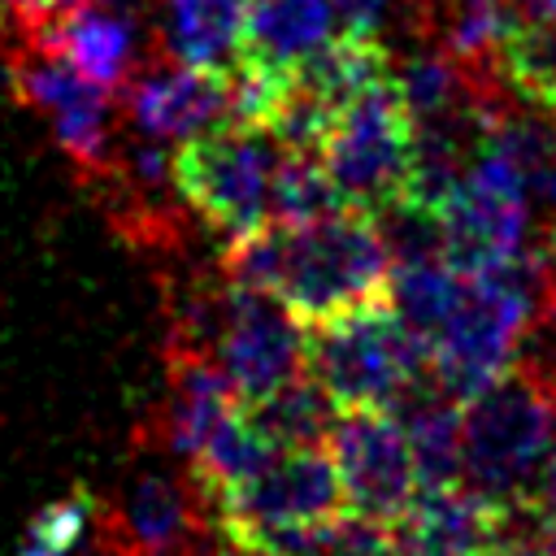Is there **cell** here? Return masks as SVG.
I'll return each instance as SVG.
<instances>
[{
    "label": "cell",
    "instance_id": "cell-1",
    "mask_svg": "<svg viewBox=\"0 0 556 556\" xmlns=\"http://www.w3.org/2000/svg\"><path fill=\"white\" fill-rule=\"evenodd\" d=\"M391 269L395 256L378 213L356 204L295 226L274 222L226 243L222 256V278L278 295L300 326L391 300Z\"/></svg>",
    "mask_w": 556,
    "mask_h": 556
},
{
    "label": "cell",
    "instance_id": "cell-2",
    "mask_svg": "<svg viewBox=\"0 0 556 556\" xmlns=\"http://www.w3.org/2000/svg\"><path fill=\"white\" fill-rule=\"evenodd\" d=\"M547 252H521L513 261L460 274L452 313L430 339V374L452 400H473L500 374L517 365V343L539 313Z\"/></svg>",
    "mask_w": 556,
    "mask_h": 556
},
{
    "label": "cell",
    "instance_id": "cell-3",
    "mask_svg": "<svg viewBox=\"0 0 556 556\" xmlns=\"http://www.w3.org/2000/svg\"><path fill=\"white\" fill-rule=\"evenodd\" d=\"M556 452V391L526 365L460 408V482L491 504L534 500Z\"/></svg>",
    "mask_w": 556,
    "mask_h": 556
},
{
    "label": "cell",
    "instance_id": "cell-4",
    "mask_svg": "<svg viewBox=\"0 0 556 556\" xmlns=\"http://www.w3.org/2000/svg\"><path fill=\"white\" fill-rule=\"evenodd\" d=\"M282 139L269 126L222 122L174 148V195L226 243L274 226Z\"/></svg>",
    "mask_w": 556,
    "mask_h": 556
},
{
    "label": "cell",
    "instance_id": "cell-5",
    "mask_svg": "<svg viewBox=\"0 0 556 556\" xmlns=\"http://www.w3.org/2000/svg\"><path fill=\"white\" fill-rule=\"evenodd\" d=\"M304 369L326 387L339 413L391 408L421 374H430V343L391 308V300H378L304 326Z\"/></svg>",
    "mask_w": 556,
    "mask_h": 556
},
{
    "label": "cell",
    "instance_id": "cell-6",
    "mask_svg": "<svg viewBox=\"0 0 556 556\" xmlns=\"http://www.w3.org/2000/svg\"><path fill=\"white\" fill-rule=\"evenodd\" d=\"M417 148V117L408 113L395 74L361 87L330 122L321 161L339 195L356 208H387L404 195Z\"/></svg>",
    "mask_w": 556,
    "mask_h": 556
},
{
    "label": "cell",
    "instance_id": "cell-7",
    "mask_svg": "<svg viewBox=\"0 0 556 556\" xmlns=\"http://www.w3.org/2000/svg\"><path fill=\"white\" fill-rule=\"evenodd\" d=\"M439 222H443V256L460 274L530 252L534 204L526 195L517 165L491 139L473 156L456 195L439 208Z\"/></svg>",
    "mask_w": 556,
    "mask_h": 556
},
{
    "label": "cell",
    "instance_id": "cell-8",
    "mask_svg": "<svg viewBox=\"0 0 556 556\" xmlns=\"http://www.w3.org/2000/svg\"><path fill=\"white\" fill-rule=\"evenodd\" d=\"M343 482L334 469V456L326 443L317 447H278L269 465L222 495L213 504V521L222 539H248L261 530H282V526H317L343 513Z\"/></svg>",
    "mask_w": 556,
    "mask_h": 556
},
{
    "label": "cell",
    "instance_id": "cell-9",
    "mask_svg": "<svg viewBox=\"0 0 556 556\" xmlns=\"http://www.w3.org/2000/svg\"><path fill=\"white\" fill-rule=\"evenodd\" d=\"M326 447L334 456L343 504L352 513H365L391 526L408 513V504L417 500V465L395 413L348 408L334 417Z\"/></svg>",
    "mask_w": 556,
    "mask_h": 556
},
{
    "label": "cell",
    "instance_id": "cell-10",
    "mask_svg": "<svg viewBox=\"0 0 556 556\" xmlns=\"http://www.w3.org/2000/svg\"><path fill=\"white\" fill-rule=\"evenodd\" d=\"M217 361L230 374L239 404H256L304 374V330L278 295L226 278Z\"/></svg>",
    "mask_w": 556,
    "mask_h": 556
},
{
    "label": "cell",
    "instance_id": "cell-11",
    "mask_svg": "<svg viewBox=\"0 0 556 556\" xmlns=\"http://www.w3.org/2000/svg\"><path fill=\"white\" fill-rule=\"evenodd\" d=\"M208 526L217 521L195 478L182 482L169 473H139L109 508L96 504L100 543L117 556H187L200 539H208Z\"/></svg>",
    "mask_w": 556,
    "mask_h": 556
},
{
    "label": "cell",
    "instance_id": "cell-12",
    "mask_svg": "<svg viewBox=\"0 0 556 556\" xmlns=\"http://www.w3.org/2000/svg\"><path fill=\"white\" fill-rule=\"evenodd\" d=\"M122 113L139 135L182 143L200 130L230 122V78L156 52L122 83Z\"/></svg>",
    "mask_w": 556,
    "mask_h": 556
},
{
    "label": "cell",
    "instance_id": "cell-13",
    "mask_svg": "<svg viewBox=\"0 0 556 556\" xmlns=\"http://www.w3.org/2000/svg\"><path fill=\"white\" fill-rule=\"evenodd\" d=\"M43 48H56L87 78L117 91L139 70V4L135 0H83L52 22L26 30Z\"/></svg>",
    "mask_w": 556,
    "mask_h": 556
},
{
    "label": "cell",
    "instance_id": "cell-14",
    "mask_svg": "<svg viewBox=\"0 0 556 556\" xmlns=\"http://www.w3.org/2000/svg\"><path fill=\"white\" fill-rule=\"evenodd\" d=\"M504 504L456 486L417 491L408 513L395 521L400 556H495L500 552Z\"/></svg>",
    "mask_w": 556,
    "mask_h": 556
},
{
    "label": "cell",
    "instance_id": "cell-15",
    "mask_svg": "<svg viewBox=\"0 0 556 556\" xmlns=\"http://www.w3.org/2000/svg\"><path fill=\"white\" fill-rule=\"evenodd\" d=\"M156 52L230 74L243 61V0H156Z\"/></svg>",
    "mask_w": 556,
    "mask_h": 556
},
{
    "label": "cell",
    "instance_id": "cell-16",
    "mask_svg": "<svg viewBox=\"0 0 556 556\" xmlns=\"http://www.w3.org/2000/svg\"><path fill=\"white\" fill-rule=\"evenodd\" d=\"M339 35L330 0H243V61L291 74Z\"/></svg>",
    "mask_w": 556,
    "mask_h": 556
},
{
    "label": "cell",
    "instance_id": "cell-17",
    "mask_svg": "<svg viewBox=\"0 0 556 556\" xmlns=\"http://www.w3.org/2000/svg\"><path fill=\"white\" fill-rule=\"evenodd\" d=\"M243 413L265 430L274 447H317L330 439V426L339 417V404L326 395V387L304 369L274 395L243 404Z\"/></svg>",
    "mask_w": 556,
    "mask_h": 556
},
{
    "label": "cell",
    "instance_id": "cell-18",
    "mask_svg": "<svg viewBox=\"0 0 556 556\" xmlns=\"http://www.w3.org/2000/svg\"><path fill=\"white\" fill-rule=\"evenodd\" d=\"M460 291V269L447 256H408L391 269V308L430 343Z\"/></svg>",
    "mask_w": 556,
    "mask_h": 556
},
{
    "label": "cell",
    "instance_id": "cell-19",
    "mask_svg": "<svg viewBox=\"0 0 556 556\" xmlns=\"http://www.w3.org/2000/svg\"><path fill=\"white\" fill-rule=\"evenodd\" d=\"M500 74L517 100L552 109L556 104V17H526L500 48Z\"/></svg>",
    "mask_w": 556,
    "mask_h": 556
},
{
    "label": "cell",
    "instance_id": "cell-20",
    "mask_svg": "<svg viewBox=\"0 0 556 556\" xmlns=\"http://www.w3.org/2000/svg\"><path fill=\"white\" fill-rule=\"evenodd\" d=\"M343 204L348 200L339 195L321 152H300V148L282 152L278 174H274V222L295 226V222L326 217V213H334Z\"/></svg>",
    "mask_w": 556,
    "mask_h": 556
},
{
    "label": "cell",
    "instance_id": "cell-21",
    "mask_svg": "<svg viewBox=\"0 0 556 556\" xmlns=\"http://www.w3.org/2000/svg\"><path fill=\"white\" fill-rule=\"evenodd\" d=\"M91 521H96V495L78 486L70 495L52 500L48 508H39L17 556H70Z\"/></svg>",
    "mask_w": 556,
    "mask_h": 556
},
{
    "label": "cell",
    "instance_id": "cell-22",
    "mask_svg": "<svg viewBox=\"0 0 556 556\" xmlns=\"http://www.w3.org/2000/svg\"><path fill=\"white\" fill-rule=\"evenodd\" d=\"M334 4V17H339V30H352V35H378L387 30L391 17L408 13L413 22V0H330Z\"/></svg>",
    "mask_w": 556,
    "mask_h": 556
},
{
    "label": "cell",
    "instance_id": "cell-23",
    "mask_svg": "<svg viewBox=\"0 0 556 556\" xmlns=\"http://www.w3.org/2000/svg\"><path fill=\"white\" fill-rule=\"evenodd\" d=\"M526 17H556V0H513Z\"/></svg>",
    "mask_w": 556,
    "mask_h": 556
},
{
    "label": "cell",
    "instance_id": "cell-24",
    "mask_svg": "<svg viewBox=\"0 0 556 556\" xmlns=\"http://www.w3.org/2000/svg\"><path fill=\"white\" fill-rule=\"evenodd\" d=\"M547 556H556V539H552V547H547Z\"/></svg>",
    "mask_w": 556,
    "mask_h": 556
},
{
    "label": "cell",
    "instance_id": "cell-25",
    "mask_svg": "<svg viewBox=\"0 0 556 556\" xmlns=\"http://www.w3.org/2000/svg\"><path fill=\"white\" fill-rule=\"evenodd\" d=\"M547 113H552V117H556V104H552V109H547Z\"/></svg>",
    "mask_w": 556,
    "mask_h": 556
},
{
    "label": "cell",
    "instance_id": "cell-26",
    "mask_svg": "<svg viewBox=\"0 0 556 556\" xmlns=\"http://www.w3.org/2000/svg\"><path fill=\"white\" fill-rule=\"evenodd\" d=\"M243 556H248V552H243Z\"/></svg>",
    "mask_w": 556,
    "mask_h": 556
}]
</instances>
